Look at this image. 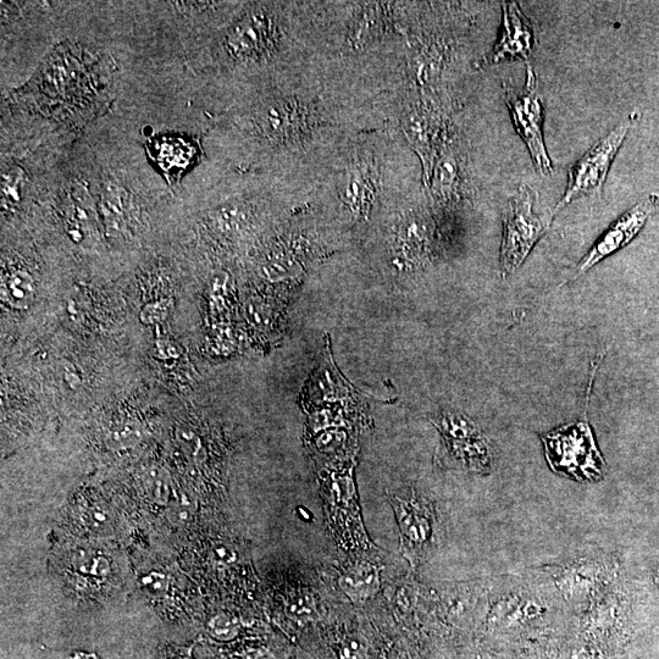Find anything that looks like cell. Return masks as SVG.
I'll list each match as a JSON object with an SVG mask.
<instances>
[{
    "label": "cell",
    "instance_id": "cell-18",
    "mask_svg": "<svg viewBox=\"0 0 659 659\" xmlns=\"http://www.w3.org/2000/svg\"><path fill=\"white\" fill-rule=\"evenodd\" d=\"M171 308H173L171 299L148 303L141 310V323L147 326L163 324L169 318Z\"/></svg>",
    "mask_w": 659,
    "mask_h": 659
},
{
    "label": "cell",
    "instance_id": "cell-12",
    "mask_svg": "<svg viewBox=\"0 0 659 659\" xmlns=\"http://www.w3.org/2000/svg\"><path fill=\"white\" fill-rule=\"evenodd\" d=\"M434 227L426 215L411 213L397 227L398 256L404 264L418 265L428 259L433 245Z\"/></svg>",
    "mask_w": 659,
    "mask_h": 659
},
{
    "label": "cell",
    "instance_id": "cell-25",
    "mask_svg": "<svg viewBox=\"0 0 659 659\" xmlns=\"http://www.w3.org/2000/svg\"><path fill=\"white\" fill-rule=\"evenodd\" d=\"M157 352L162 359H177L181 354L179 347L169 341L157 342Z\"/></svg>",
    "mask_w": 659,
    "mask_h": 659
},
{
    "label": "cell",
    "instance_id": "cell-15",
    "mask_svg": "<svg viewBox=\"0 0 659 659\" xmlns=\"http://www.w3.org/2000/svg\"><path fill=\"white\" fill-rule=\"evenodd\" d=\"M132 197L123 186L109 181L102 191V214L109 231L121 234L131 217Z\"/></svg>",
    "mask_w": 659,
    "mask_h": 659
},
{
    "label": "cell",
    "instance_id": "cell-7",
    "mask_svg": "<svg viewBox=\"0 0 659 659\" xmlns=\"http://www.w3.org/2000/svg\"><path fill=\"white\" fill-rule=\"evenodd\" d=\"M390 502L400 525L402 548L408 559L417 558L423 545L429 539L430 524L428 514L414 494V491H396L390 495Z\"/></svg>",
    "mask_w": 659,
    "mask_h": 659
},
{
    "label": "cell",
    "instance_id": "cell-24",
    "mask_svg": "<svg viewBox=\"0 0 659 659\" xmlns=\"http://www.w3.org/2000/svg\"><path fill=\"white\" fill-rule=\"evenodd\" d=\"M363 652L364 645L358 639L348 640L342 647V656L346 659H359Z\"/></svg>",
    "mask_w": 659,
    "mask_h": 659
},
{
    "label": "cell",
    "instance_id": "cell-8",
    "mask_svg": "<svg viewBox=\"0 0 659 659\" xmlns=\"http://www.w3.org/2000/svg\"><path fill=\"white\" fill-rule=\"evenodd\" d=\"M534 52V31L531 22L515 3L503 4V29L500 42L491 54V62L522 59L528 62Z\"/></svg>",
    "mask_w": 659,
    "mask_h": 659
},
{
    "label": "cell",
    "instance_id": "cell-13",
    "mask_svg": "<svg viewBox=\"0 0 659 659\" xmlns=\"http://www.w3.org/2000/svg\"><path fill=\"white\" fill-rule=\"evenodd\" d=\"M376 171L367 163H357L347 173L341 197L346 207L356 217L368 215L376 196Z\"/></svg>",
    "mask_w": 659,
    "mask_h": 659
},
{
    "label": "cell",
    "instance_id": "cell-3",
    "mask_svg": "<svg viewBox=\"0 0 659 659\" xmlns=\"http://www.w3.org/2000/svg\"><path fill=\"white\" fill-rule=\"evenodd\" d=\"M536 199L537 192L529 185L520 186L509 199L500 254L502 278L514 273L546 234L548 223L535 212Z\"/></svg>",
    "mask_w": 659,
    "mask_h": 659
},
{
    "label": "cell",
    "instance_id": "cell-22",
    "mask_svg": "<svg viewBox=\"0 0 659 659\" xmlns=\"http://www.w3.org/2000/svg\"><path fill=\"white\" fill-rule=\"evenodd\" d=\"M191 503L186 502L185 498H180L179 501L175 502L171 506L169 511V517L171 522L175 524H184L190 522L192 518V508Z\"/></svg>",
    "mask_w": 659,
    "mask_h": 659
},
{
    "label": "cell",
    "instance_id": "cell-9",
    "mask_svg": "<svg viewBox=\"0 0 659 659\" xmlns=\"http://www.w3.org/2000/svg\"><path fill=\"white\" fill-rule=\"evenodd\" d=\"M464 169L457 143L446 135L433 175L429 182L431 195L442 207L453 206L462 196Z\"/></svg>",
    "mask_w": 659,
    "mask_h": 659
},
{
    "label": "cell",
    "instance_id": "cell-20",
    "mask_svg": "<svg viewBox=\"0 0 659 659\" xmlns=\"http://www.w3.org/2000/svg\"><path fill=\"white\" fill-rule=\"evenodd\" d=\"M149 495L159 505H166L170 500V483L168 478L160 474L152 473L147 483Z\"/></svg>",
    "mask_w": 659,
    "mask_h": 659
},
{
    "label": "cell",
    "instance_id": "cell-6",
    "mask_svg": "<svg viewBox=\"0 0 659 659\" xmlns=\"http://www.w3.org/2000/svg\"><path fill=\"white\" fill-rule=\"evenodd\" d=\"M403 131L414 151L422 159L425 184L429 186L436 159L447 135L446 127L433 110L419 105L407 114L403 121Z\"/></svg>",
    "mask_w": 659,
    "mask_h": 659
},
{
    "label": "cell",
    "instance_id": "cell-14",
    "mask_svg": "<svg viewBox=\"0 0 659 659\" xmlns=\"http://www.w3.org/2000/svg\"><path fill=\"white\" fill-rule=\"evenodd\" d=\"M339 585L353 602L367 601L379 591L380 570L368 561L353 563L342 573Z\"/></svg>",
    "mask_w": 659,
    "mask_h": 659
},
{
    "label": "cell",
    "instance_id": "cell-10",
    "mask_svg": "<svg viewBox=\"0 0 659 659\" xmlns=\"http://www.w3.org/2000/svg\"><path fill=\"white\" fill-rule=\"evenodd\" d=\"M307 125V113L301 105L276 101L265 105L257 115L260 134L268 140L286 142L302 134Z\"/></svg>",
    "mask_w": 659,
    "mask_h": 659
},
{
    "label": "cell",
    "instance_id": "cell-2",
    "mask_svg": "<svg viewBox=\"0 0 659 659\" xmlns=\"http://www.w3.org/2000/svg\"><path fill=\"white\" fill-rule=\"evenodd\" d=\"M639 118V112L631 113L627 119L609 131L578 160L570 170L567 190L553 210V217L575 199L602 196L614 159H616L620 147L623 146L629 131L638 123Z\"/></svg>",
    "mask_w": 659,
    "mask_h": 659
},
{
    "label": "cell",
    "instance_id": "cell-4",
    "mask_svg": "<svg viewBox=\"0 0 659 659\" xmlns=\"http://www.w3.org/2000/svg\"><path fill=\"white\" fill-rule=\"evenodd\" d=\"M503 91L515 131L528 147L535 169L541 175H550L553 165L545 146V107L534 69L530 65L526 69L523 87H515L511 82H505Z\"/></svg>",
    "mask_w": 659,
    "mask_h": 659
},
{
    "label": "cell",
    "instance_id": "cell-23",
    "mask_svg": "<svg viewBox=\"0 0 659 659\" xmlns=\"http://www.w3.org/2000/svg\"><path fill=\"white\" fill-rule=\"evenodd\" d=\"M62 370L65 384L68 385L71 390H79L82 384V380L79 373H77L75 365L69 362H65Z\"/></svg>",
    "mask_w": 659,
    "mask_h": 659
},
{
    "label": "cell",
    "instance_id": "cell-17",
    "mask_svg": "<svg viewBox=\"0 0 659 659\" xmlns=\"http://www.w3.org/2000/svg\"><path fill=\"white\" fill-rule=\"evenodd\" d=\"M210 221L220 234L231 235L246 223L247 212L242 207L226 206L210 215Z\"/></svg>",
    "mask_w": 659,
    "mask_h": 659
},
{
    "label": "cell",
    "instance_id": "cell-16",
    "mask_svg": "<svg viewBox=\"0 0 659 659\" xmlns=\"http://www.w3.org/2000/svg\"><path fill=\"white\" fill-rule=\"evenodd\" d=\"M36 297L35 279L25 270H15L2 282V298L15 309L29 308Z\"/></svg>",
    "mask_w": 659,
    "mask_h": 659
},
{
    "label": "cell",
    "instance_id": "cell-19",
    "mask_svg": "<svg viewBox=\"0 0 659 659\" xmlns=\"http://www.w3.org/2000/svg\"><path fill=\"white\" fill-rule=\"evenodd\" d=\"M210 635L215 639L229 641L235 638L238 633V622L234 617L220 614L210 620L208 625Z\"/></svg>",
    "mask_w": 659,
    "mask_h": 659
},
{
    "label": "cell",
    "instance_id": "cell-1",
    "mask_svg": "<svg viewBox=\"0 0 659 659\" xmlns=\"http://www.w3.org/2000/svg\"><path fill=\"white\" fill-rule=\"evenodd\" d=\"M545 456L553 472L578 481L603 478L605 461L598 451L587 420L569 423L541 436Z\"/></svg>",
    "mask_w": 659,
    "mask_h": 659
},
{
    "label": "cell",
    "instance_id": "cell-5",
    "mask_svg": "<svg viewBox=\"0 0 659 659\" xmlns=\"http://www.w3.org/2000/svg\"><path fill=\"white\" fill-rule=\"evenodd\" d=\"M658 208L659 193H651L636 206L629 209L627 213H624L616 223L609 227L605 234L598 238L589 253L581 259L577 273L574 274L572 280L578 279L579 276L584 275L595 265L602 262L603 259L627 247L644 229L647 220Z\"/></svg>",
    "mask_w": 659,
    "mask_h": 659
},
{
    "label": "cell",
    "instance_id": "cell-21",
    "mask_svg": "<svg viewBox=\"0 0 659 659\" xmlns=\"http://www.w3.org/2000/svg\"><path fill=\"white\" fill-rule=\"evenodd\" d=\"M22 176L19 171L10 170L3 177V195L7 202H19Z\"/></svg>",
    "mask_w": 659,
    "mask_h": 659
},
{
    "label": "cell",
    "instance_id": "cell-11",
    "mask_svg": "<svg viewBox=\"0 0 659 659\" xmlns=\"http://www.w3.org/2000/svg\"><path fill=\"white\" fill-rule=\"evenodd\" d=\"M273 40V25L262 13L248 14L231 27L227 48L238 58L253 57L268 49Z\"/></svg>",
    "mask_w": 659,
    "mask_h": 659
},
{
    "label": "cell",
    "instance_id": "cell-26",
    "mask_svg": "<svg viewBox=\"0 0 659 659\" xmlns=\"http://www.w3.org/2000/svg\"><path fill=\"white\" fill-rule=\"evenodd\" d=\"M110 436H112L113 441H118L119 443L123 441L124 445V443H134L137 433L132 426H124V428L115 431V433H112Z\"/></svg>",
    "mask_w": 659,
    "mask_h": 659
}]
</instances>
